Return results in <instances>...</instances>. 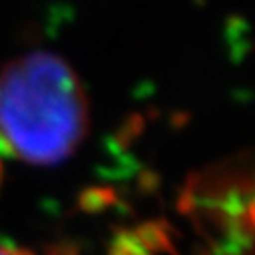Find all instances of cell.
I'll list each match as a JSON object with an SVG mask.
<instances>
[{"instance_id": "1", "label": "cell", "mask_w": 255, "mask_h": 255, "mask_svg": "<svg viewBox=\"0 0 255 255\" xmlns=\"http://www.w3.org/2000/svg\"><path fill=\"white\" fill-rule=\"evenodd\" d=\"M89 133V99L52 52L22 54L0 73V143L30 165L67 161Z\"/></svg>"}, {"instance_id": "2", "label": "cell", "mask_w": 255, "mask_h": 255, "mask_svg": "<svg viewBox=\"0 0 255 255\" xmlns=\"http://www.w3.org/2000/svg\"><path fill=\"white\" fill-rule=\"evenodd\" d=\"M0 255H32V253H28V251H24V249H10V247H0Z\"/></svg>"}]
</instances>
